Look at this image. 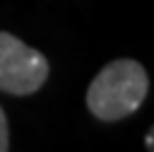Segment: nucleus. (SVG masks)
I'll return each mask as SVG.
<instances>
[{"label":"nucleus","instance_id":"obj_4","mask_svg":"<svg viewBox=\"0 0 154 152\" xmlns=\"http://www.w3.org/2000/svg\"><path fill=\"white\" fill-rule=\"evenodd\" d=\"M144 145H147V150H149V152H154V128L147 133V138H144Z\"/></svg>","mask_w":154,"mask_h":152},{"label":"nucleus","instance_id":"obj_2","mask_svg":"<svg viewBox=\"0 0 154 152\" xmlns=\"http://www.w3.org/2000/svg\"><path fill=\"white\" fill-rule=\"evenodd\" d=\"M48 58L10 31H0V89L14 97L38 92L48 80Z\"/></svg>","mask_w":154,"mask_h":152},{"label":"nucleus","instance_id":"obj_1","mask_svg":"<svg viewBox=\"0 0 154 152\" xmlns=\"http://www.w3.org/2000/svg\"><path fill=\"white\" fill-rule=\"evenodd\" d=\"M149 92V75L144 65L132 58L106 63L87 89V109L94 118L113 123L135 113Z\"/></svg>","mask_w":154,"mask_h":152},{"label":"nucleus","instance_id":"obj_3","mask_svg":"<svg viewBox=\"0 0 154 152\" xmlns=\"http://www.w3.org/2000/svg\"><path fill=\"white\" fill-rule=\"evenodd\" d=\"M10 150V128H7V116L0 106V152Z\"/></svg>","mask_w":154,"mask_h":152}]
</instances>
